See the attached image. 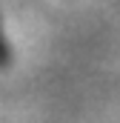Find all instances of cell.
<instances>
[{
    "label": "cell",
    "mask_w": 120,
    "mask_h": 123,
    "mask_svg": "<svg viewBox=\"0 0 120 123\" xmlns=\"http://www.w3.org/2000/svg\"><path fill=\"white\" fill-rule=\"evenodd\" d=\"M9 66V46H6V37H3V31H0V72Z\"/></svg>",
    "instance_id": "6da1fadb"
}]
</instances>
